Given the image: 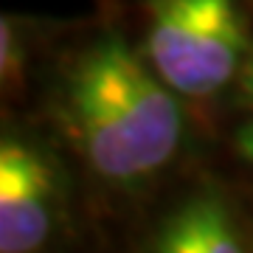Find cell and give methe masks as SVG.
<instances>
[{
    "label": "cell",
    "mask_w": 253,
    "mask_h": 253,
    "mask_svg": "<svg viewBox=\"0 0 253 253\" xmlns=\"http://www.w3.org/2000/svg\"><path fill=\"white\" fill-rule=\"evenodd\" d=\"M68 113L101 177L129 183L174 158L183 135L177 93L126 40L110 34L76 59Z\"/></svg>",
    "instance_id": "6da1fadb"
},
{
    "label": "cell",
    "mask_w": 253,
    "mask_h": 253,
    "mask_svg": "<svg viewBox=\"0 0 253 253\" xmlns=\"http://www.w3.org/2000/svg\"><path fill=\"white\" fill-rule=\"evenodd\" d=\"M248 54L239 0H149L146 59L177 96L219 93Z\"/></svg>",
    "instance_id": "7a4b0ae2"
},
{
    "label": "cell",
    "mask_w": 253,
    "mask_h": 253,
    "mask_svg": "<svg viewBox=\"0 0 253 253\" xmlns=\"http://www.w3.org/2000/svg\"><path fill=\"white\" fill-rule=\"evenodd\" d=\"M54 214V172L20 138L0 144V253H34L45 245Z\"/></svg>",
    "instance_id": "3957f363"
},
{
    "label": "cell",
    "mask_w": 253,
    "mask_h": 253,
    "mask_svg": "<svg viewBox=\"0 0 253 253\" xmlns=\"http://www.w3.org/2000/svg\"><path fill=\"white\" fill-rule=\"evenodd\" d=\"M155 253H245V248L225 203L197 194L163 222Z\"/></svg>",
    "instance_id": "277c9868"
},
{
    "label": "cell",
    "mask_w": 253,
    "mask_h": 253,
    "mask_svg": "<svg viewBox=\"0 0 253 253\" xmlns=\"http://www.w3.org/2000/svg\"><path fill=\"white\" fill-rule=\"evenodd\" d=\"M0 71L3 79H17L23 71V42H20V31L14 26V20L3 17L0 26Z\"/></svg>",
    "instance_id": "5b68a950"
},
{
    "label": "cell",
    "mask_w": 253,
    "mask_h": 253,
    "mask_svg": "<svg viewBox=\"0 0 253 253\" xmlns=\"http://www.w3.org/2000/svg\"><path fill=\"white\" fill-rule=\"evenodd\" d=\"M242 87H245V96L251 101L253 107V45H251V54L245 59V68H242Z\"/></svg>",
    "instance_id": "8992f818"
}]
</instances>
